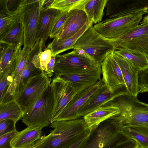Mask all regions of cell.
<instances>
[{
  "label": "cell",
  "mask_w": 148,
  "mask_h": 148,
  "mask_svg": "<svg viewBox=\"0 0 148 148\" xmlns=\"http://www.w3.org/2000/svg\"><path fill=\"white\" fill-rule=\"evenodd\" d=\"M103 84L101 79L93 86L77 93L55 121L69 120L78 118L77 115L79 110Z\"/></svg>",
  "instance_id": "14"
},
{
  "label": "cell",
  "mask_w": 148,
  "mask_h": 148,
  "mask_svg": "<svg viewBox=\"0 0 148 148\" xmlns=\"http://www.w3.org/2000/svg\"><path fill=\"white\" fill-rule=\"evenodd\" d=\"M114 55L121 70L128 94L137 97L139 70L126 59L114 52Z\"/></svg>",
  "instance_id": "18"
},
{
  "label": "cell",
  "mask_w": 148,
  "mask_h": 148,
  "mask_svg": "<svg viewBox=\"0 0 148 148\" xmlns=\"http://www.w3.org/2000/svg\"><path fill=\"white\" fill-rule=\"evenodd\" d=\"M120 133L127 139L137 142L140 148H148V126L124 125Z\"/></svg>",
  "instance_id": "22"
},
{
  "label": "cell",
  "mask_w": 148,
  "mask_h": 148,
  "mask_svg": "<svg viewBox=\"0 0 148 148\" xmlns=\"http://www.w3.org/2000/svg\"><path fill=\"white\" fill-rule=\"evenodd\" d=\"M23 114L22 110L15 100L0 104V121L10 119L16 124L21 119Z\"/></svg>",
  "instance_id": "27"
},
{
  "label": "cell",
  "mask_w": 148,
  "mask_h": 148,
  "mask_svg": "<svg viewBox=\"0 0 148 148\" xmlns=\"http://www.w3.org/2000/svg\"><path fill=\"white\" fill-rule=\"evenodd\" d=\"M88 19L86 13L82 10L74 9L69 11L59 33L55 38L63 40L72 37L81 29Z\"/></svg>",
  "instance_id": "17"
},
{
  "label": "cell",
  "mask_w": 148,
  "mask_h": 148,
  "mask_svg": "<svg viewBox=\"0 0 148 148\" xmlns=\"http://www.w3.org/2000/svg\"><path fill=\"white\" fill-rule=\"evenodd\" d=\"M44 0H38L34 3L26 4L21 0L19 11L24 30L23 47L32 49L36 42V37L40 12Z\"/></svg>",
  "instance_id": "8"
},
{
  "label": "cell",
  "mask_w": 148,
  "mask_h": 148,
  "mask_svg": "<svg viewBox=\"0 0 148 148\" xmlns=\"http://www.w3.org/2000/svg\"><path fill=\"white\" fill-rule=\"evenodd\" d=\"M88 1V0H54L49 8H53L62 12H69L74 9L82 10L84 5Z\"/></svg>",
  "instance_id": "29"
},
{
  "label": "cell",
  "mask_w": 148,
  "mask_h": 148,
  "mask_svg": "<svg viewBox=\"0 0 148 148\" xmlns=\"http://www.w3.org/2000/svg\"><path fill=\"white\" fill-rule=\"evenodd\" d=\"M53 130L34 143L33 148H69L89 130L84 119L56 121L50 125Z\"/></svg>",
  "instance_id": "1"
},
{
  "label": "cell",
  "mask_w": 148,
  "mask_h": 148,
  "mask_svg": "<svg viewBox=\"0 0 148 148\" xmlns=\"http://www.w3.org/2000/svg\"><path fill=\"white\" fill-rule=\"evenodd\" d=\"M112 148H140V147L135 141L127 139L119 142Z\"/></svg>",
  "instance_id": "39"
},
{
  "label": "cell",
  "mask_w": 148,
  "mask_h": 148,
  "mask_svg": "<svg viewBox=\"0 0 148 148\" xmlns=\"http://www.w3.org/2000/svg\"><path fill=\"white\" fill-rule=\"evenodd\" d=\"M68 11L62 12L57 10L53 21L49 37H56L59 33L66 18Z\"/></svg>",
  "instance_id": "34"
},
{
  "label": "cell",
  "mask_w": 148,
  "mask_h": 148,
  "mask_svg": "<svg viewBox=\"0 0 148 148\" xmlns=\"http://www.w3.org/2000/svg\"><path fill=\"white\" fill-rule=\"evenodd\" d=\"M16 124L10 119L0 121V136L16 130Z\"/></svg>",
  "instance_id": "38"
},
{
  "label": "cell",
  "mask_w": 148,
  "mask_h": 148,
  "mask_svg": "<svg viewBox=\"0 0 148 148\" xmlns=\"http://www.w3.org/2000/svg\"><path fill=\"white\" fill-rule=\"evenodd\" d=\"M99 64L82 50L73 49L69 53L56 56L54 72L60 74L81 73L91 70Z\"/></svg>",
  "instance_id": "5"
},
{
  "label": "cell",
  "mask_w": 148,
  "mask_h": 148,
  "mask_svg": "<svg viewBox=\"0 0 148 148\" xmlns=\"http://www.w3.org/2000/svg\"><path fill=\"white\" fill-rule=\"evenodd\" d=\"M119 109L112 105H105L83 116L89 129L96 130L102 122L119 113Z\"/></svg>",
  "instance_id": "19"
},
{
  "label": "cell",
  "mask_w": 148,
  "mask_h": 148,
  "mask_svg": "<svg viewBox=\"0 0 148 148\" xmlns=\"http://www.w3.org/2000/svg\"><path fill=\"white\" fill-rule=\"evenodd\" d=\"M144 14L141 12L109 18L95 24L93 26L95 30L105 38L110 39H115L138 27Z\"/></svg>",
  "instance_id": "6"
},
{
  "label": "cell",
  "mask_w": 148,
  "mask_h": 148,
  "mask_svg": "<svg viewBox=\"0 0 148 148\" xmlns=\"http://www.w3.org/2000/svg\"><path fill=\"white\" fill-rule=\"evenodd\" d=\"M0 73L2 72L9 63L15 50L13 47L5 44H0Z\"/></svg>",
  "instance_id": "33"
},
{
  "label": "cell",
  "mask_w": 148,
  "mask_h": 148,
  "mask_svg": "<svg viewBox=\"0 0 148 148\" xmlns=\"http://www.w3.org/2000/svg\"><path fill=\"white\" fill-rule=\"evenodd\" d=\"M43 48L41 41H36L34 47L28 54L27 63L23 72L16 79L8 86L0 104L14 100L15 98L23 90L30 79L42 71L36 68L32 62L34 56L41 51Z\"/></svg>",
  "instance_id": "7"
},
{
  "label": "cell",
  "mask_w": 148,
  "mask_h": 148,
  "mask_svg": "<svg viewBox=\"0 0 148 148\" xmlns=\"http://www.w3.org/2000/svg\"><path fill=\"white\" fill-rule=\"evenodd\" d=\"M51 57V49L47 46L44 51H40L34 56L32 62L36 68L45 72Z\"/></svg>",
  "instance_id": "32"
},
{
  "label": "cell",
  "mask_w": 148,
  "mask_h": 148,
  "mask_svg": "<svg viewBox=\"0 0 148 148\" xmlns=\"http://www.w3.org/2000/svg\"><path fill=\"white\" fill-rule=\"evenodd\" d=\"M21 21L19 5L15 12L11 15H0V38Z\"/></svg>",
  "instance_id": "28"
},
{
  "label": "cell",
  "mask_w": 148,
  "mask_h": 148,
  "mask_svg": "<svg viewBox=\"0 0 148 148\" xmlns=\"http://www.w3.org/2000/svg\"><path fill=\"white\" fill-rule=\"evenodd\" d=\"M108 0H88L84 4L83 10L88 19L95 24L101 21L104 14V10Z\"/></svg>",
  "instance_id": "25"
},
{
  "label": "cell",
  "mask_w": 148,
  "mask_h": 148,
  "mask_svg": "<svg viewBox=\"0 0 148 148\" xmlns=\"http://www.w3.org/2000/svg\"><path fill=\"white\" fill-rule=\"evenodd\" d=\"M51 82L50 78L43 71L30 79L23 90L14 99L23 113L32 107L50 85Z\"/></svg>",
  "instance_id": "9"
},
{
  "label": "cell",
  "mask_w": 148,
  "mask_h": 148,
  "mask_svg": "<svg viewBox=\"0 0 148 148\" xmlns=\"http://www.w3.org/2000/svg\"><path fill=\"white\" fill-rule=\"evenodd\" d=\"M57 10L53 8L42 9L40 12L36 34V41H42L43 48L50 36L53 21Z\"/></svg>",
  "instance_id": "20"
},
{
  "label": "cell",
  "mask_w": 148,
  "mask_h": 148,
  "mask_svg": "<svg viewBox=\"0 0 148 148\" xmlns=\"http://www.w3.org/2000/svg\"><path fill=\"white\" fill-rule=\"evenodd\" d=\"M114 52L108 55L101 64V79L104 84L109 87L119 89L126 87L121 70L114 57Z\"/></svg>",
  "instance_id": "15"
},
{
  "label": "cell",
  "mask_w": 148,
  "mask_h": 148,
  "mask_svg": "<svg viewBox=\"0 0 148 148\" xmlns=\"http://www.w3.org/2000/svg\"><path fill=\"white\" fill-rule=\"evenodd\" d=\"M101 64H99L85 72L74 74H56V76L70 82L78 93L96 84L101 79Z\"/></svg>",
  "instance_id": "16"
},
{
  "label": "cell",
  "mask_w": 148,
  "mask_h": 148,
  "mask_svg": "<svg viewBox=\"0 0 148 148\" xmlns=\"http://www.w3.org/2000/svg\"><path fill=\"white\" fill-rule=\"evenodd\" d=\"M93 131L89 130L69 148H82L88 140Z\"/></svg>",
  "instance_id": "40"
},
{
  "label": "cell",
  "mask_w": 148,
  "mask_h": 148,
  "mask_svg": "<svg viewBox=\"0 0 148 148\" xmlns=\"http://www.w3.org/2000/svg\"><path fill=\"white\" fill-rule=\"evenodd\" d=\"M114 52L131 62L139 71L148 69V56L145 53L119 47Z\"/></svg>",
  "instance_id": "24"
},
{
  "label": "cell",
  "mask_w": 148,
  "mask_h": 148,
  "mask_svg": "<svg viewBox=\"0 0 148 148\" xmlns=\"http://www.w3.org/2000/svg\"><path fill=\"white\" fill-rule=\"evenodd\" d=\"M18 132L16 130L0 136V148H12L11 141Z\"/></svg>",
  "instance_id": "37"
},
{
  "label": "cell",
  "mask_w": 148,
  "mask_h": 148,
  "mask_svg": "<svg viewBox=\"0 0 148 148\" xmlns=\"http://www.w3.org/2000/svg\"><path fill=\"white\" fill-rule=\"evenodd\" d=\"M102 135L97 129L94 131L82 148H105Z\"/></svg>",
  "instance_id": "35"
},
{
  "label": "cell",
  "mask_w": 148,
  "mask_h": 148,
  "mask_svg": "<svg viewBox=\"0 0 148 148\" xmlns=\"http://www.w3.org/2000/svg\"><path fill=\"white\" fill-rule=\"evenodd\" d=\"M30 49L29 47H23L22 49H21L10 78L9 86L20 76L24 69L27 63L28 53Z\"/></svg>",
  "instance_id": "31"
},
{
  "label": "cell",
  "mask_w": 148,
  "mask_h": 148,
  "mask_svg": "<svg viewBox=\"0 0 148 148\" xmlns=\"http://www.w3.org/2000/svg\"><path fill=\"white\" fill-rule=\"evenodd\" d=\"M128 94L126 87L119 89L110 88L104 84L92 95L78 112L77 118L103 106L121 95Z\"/></svg>",
  "instance_id": "12"
},
{
  "label": "cell",
  "mask_w": 148,
  "mask_h": 148,
  "mask_svg": "<svg viewBox=\"0 0 148 148\" xmlns=\"http://www.w3.org/2000/svg\"><path fill=\"white\" fill-rule=\"evenodd\" d=\"M53 106V96L50 85L32 107L23 113L22 122L27 127H47L51 123Z\"/></svg>",
  "instance_id": "4"
},
{
  "label": "cell",
  "mask_w": 148,
  "mask_h": 148,
  "mask_svg": "<svg viewBox=\"0 0 148 148\" xmlns=\"http://www.w3.org/2000/svg\"><path fill=\"white\" fill-rule=\"evenodd\" d=\"M111 40L117 47L140 51L148 56V25L140 24L123 35Z\"/></svg>",
  "instance_id": "11"
},
{
  "label": "cell",
  "mask_w": 148,
  "mask_h": 148,
  "mask_svg": "<svg viewBox=\"0 0 148 148\" xmlns=\"http://www.w3.org/2000/svg\"><path fill=\"white\" fill-rule=\"evenodd\" d=\"M54 1V0H44L42 5V9L45 10L49 9Z\"/></svg>",
  "instance_id": "43"
},
{
  "label": "cell",
  "mask_w": 148,
  "mask_h": 148,
  "mask_svg": "<svg viewBox=\"0 0 148 148\" xmlns=\"http://www.w3.org/2000/svg\"><path fill=\"white\" fill-rule=\"evenodd\" d=\"M39 126H29L19 132L11 142L12 148H24L29 146L41 137L42 129Z\"/></svg>",
  "instance_id": "21"
},
{
  "label": "cell",
  "mask_w": 148,
  "mask_h": 148,
  "mask_svg": "<svg viewBox=\"0 0 148 148\" xmlns=\"http://www.w3.org/2000/svg\"><path fill=\"white\" fill-rule=\"evenodd\" d=\"M34 146V143L29 146L26 147L24 148H33Z\"/></svg>",
  "instance_id": "45"
},
{
  "label": "cell",
  "mask_w": 148,
  "mask_h": 148,
  "mask_svg": "<svg viewBox=\"0 0 148 148\" xmlns=\"http://www.w3.org/2000/svg\"><path fill=\"white\" fill-rule=\"evenodd\" d=\"M21 0H8L7 1V7L8 9L10 11H12V10L15 8V7H18L19 5Z\"/></svg>",
  "instance_id": "42"
},
{
  "label": "cell",
  "mask_w": 148,
  "mask_h": 148,
  "mask_svg": "<svg viewBox=\"0 0 148 148\" xmlns=\"http://www.w3.org/2000/svg\"><path fill=\"white\" fill-rule=\"evenodd\" d=\"M106 7L109 18L141 12L148 15V0H108Z\"/></svg>",
  "instance_id": "13"
},
{
  "label": "cell",
  "mask_w": 148,
  "mask_h": 148,
  "mask_svg": "<svg viewBox=\"0 0 148 148\" xmlns=\"http://www.w3.org/2000/svg\"><path fill=\"white\" fill-rule=\"evenodd\" d=\"M140 24L148 25V15L145 16L143 18L142 21L140 22Z\"/></svg>",
  "instance_id": "44"
},
{
  "label": "cell",
  "mask_w": 148,
  "mask_h": 148,
  "mask_svg": "<svg viewBox=\"0 0 148 148\" xmlns=\"http://www.w3.org/2000/svg\"><path fill=\"white\" fill-rule=\"evenodd\" d=\"M138 87L139 93L148 92V69L139 71Z\"/></svg>",
  "instance_id": "36"
},
{
  "label": "cell",
  "mask_w": 148,
  "mask_h": 148,
  "mask_svg": "<svg viewBox=\"0 0 148 148\" xmlns=\"http://www.w3.org/2000/svg\"><path fill=\"white\" fill-rule=\"evenodd\" d=\"M105 105L119 109V114L112 118L118 119L123 125L148 126V104L139 101L137 97L121 95Z\"/></svg>",
  "instance_id": "2"
},
{
  "label": "cell",
  "mask_w": 148,
  "mask_h": 148,
  "mask_svg": "<svg viewBox=\"0 0 148 148\" xmlns=\"http://www.w3.org/2000/svg\"><path fill=\"white\" fill-rule=\"evenodd\" d=\"M93 23L92 22L88 19L81 29L72 37L63 40L54 38L52 42L48 45L51 49V55L56 56L71 49L79 38L92 25Z\"/></svg>",
  "instance_id": "23"
},
{
  "label": "cell",
  "mask_w": 148,
  "mask_h": 148,
  "mask_svg": "<svg viewBox=\"0 0 148 148\" xmlns=\"http://www.w3.org/2000/svg\"><path fill=\"white\" fill-rule=\"evenodd\" d=\"M117 48L112 40L103 36L92 25L80 36L71 49L82 50L91 59L101 64Z\"/></svg>",
  "instance_id": "3"
},
{
  "label": "cell",
  "mask_w": 148,
  "mask_h": 148,
  "mask_svg": "<svg viewBox=\"0 0 148 148\" xmlns=\"http://www.w3.org/2000/svg\"><path fill=\"white\" fill-rule=\"evenodd\" d=\"M17 58V56L13 57L5 69L0 73V100L2 99L8 87Z\"/></svg>",
  "instance_id": "30"
},
{
  "label": "cell",
  "mask_w": 148,
  "mask_h": 148,
  "mask_svg": "<svg viewBox=\"0 0 148 148\" xmlns=\"http://www.w3.org/2000/svg\"><path fill=\"white\" fill-rule=\"evenodd\" d=\"M56 56L51 55V59L47 66L45 73L50 78L53 75L54 72V65Z\"/></svg>",
  "instance_id": "41"
},
{
  "label": "cell",
  "mask_w": 148,
  "mask_h": 148,
  "mask_svg": "<svg viewBox=\"0 0 148 148\" xmlns=\"http://www.w3.org/2000/svg\"><path fill=\"white\" fill-rule=\"evenodd\" d=\"M24 38L23 26L21 21H19L0 38V42L12 46L16 49L23 45Z\"/></svg>",
  "instance_id": "26"
},
{
  "label": "cell",
  "mask_w": 148,
  "mask_h": 148,
  "mask_svg": "<svg viewBox=\"0 0 148 148\" xmlns=\"http://www.w3.org/2000/svg\"><path fill=\"white\" fill-rule=\"evenodd\" d=\"M50 87L54 100L51 123L55 121L77 92L69 82L56 76L51 81Z\"/></svg>",
  "instance_id": "10"
}]
</instances>
